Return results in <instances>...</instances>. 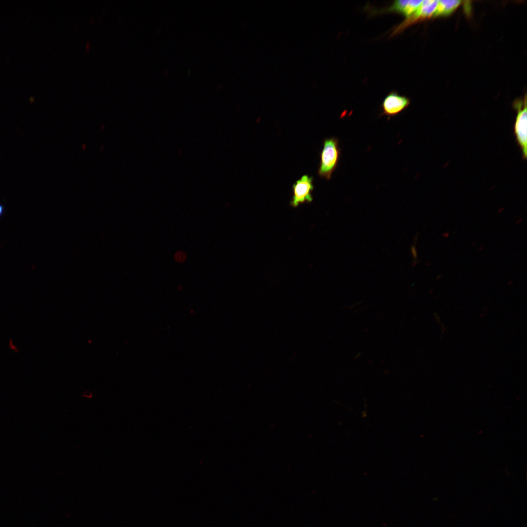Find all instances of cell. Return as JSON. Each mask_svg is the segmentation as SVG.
Listing matches in <instances>:
<instances>
[{
	"instance_id": "cell-3",
	"label": "cell",
	"mask_w": 527,
	"mask_h": 527,
	"mask_svg": "<svg viewBox=\"0 0 527 527\" xmlns=\"http://www.w3.org/2000/svg\"><path fill=\"white\" fill-rule=\"evenodd\" d=\"M313 177L304 175L292 185L293 195L290 205L293 207H298L304 203H310L313 201L311 192L314 189Z\"/></svg>"
},
{
	"instance_id": "cell-8",
	"label": "cell",
	"mask_w": 527,
	"mask_h": 527,
	"mask_svg": "<svg viewBox=\"0 0 527 527\" xmlns=\"http://www.w3.org/2000/svg\"><path fill=\"white\" fill-rule=\"evenodd\" d=\"M10 345V348H11V349H14L15 350H16V352H18V350H17V349L16 347L14 346V345H13V344H12V341L11 340V339L10 340V345Z\"/></svg>"
},
{
	"instance_id": "cell-7",
	"label": "cell",
	"mask_w": 527,
	"mask_h": 527,
	"mask_svg": "<svg viewBox=\"0 0 527 527\" xmlns=\"http://www.w3.org/2000/svg\"><path fill=\"white\" fill-rule=\"evenodd\" d=\"M173 258L175 262L178 264H183L188 259L187 254L182 250H178L173 254Z\"/></svg>"
},
{
	"instance_id": "cell-9",
	"label": "cell",
	"mask_w": 527,
	"mask_h": 527,
	"mask_svg": "<svg viewBox=\"0 0 527 527\" xmlns=\"http://www.w3.org/2000/svg\"><path fill=\"white\" fill-rule=\"evenodd\" d=\"M4 207L0 203V218L3 214Z\"/></svg>"
},
{
	"instance_id": "cell-6",
	"label": "cell",
	"mask_w": 527,
	"mask_h": 527,
	"mask_svg": "<svg viewBox=\"0 0 527 527\" xmlns=\"http://www.w3.org/2000/svg\"><path fill=\"white\" fill-rule=\"evenodd\" d=\"M460 2V0H439L434 16L448 14L454 10L459 5Z\"/></svg>"
},
{
	"instance_id": "cell-11",
	"label": "cell",
	"mask_w": 527,
	"mask_h": 527,
	"mask_svg": "<svg viewBox=\"0 0 527 527\" xmlns=\"http://www.w3.org/2000/svg\"><path fill=\"white\" fill-rule=\"evenodd\" d=\"M522 219H519V220H518V221H517V222H516V224H518V223H520V222H521V221H522Z\"/></svg>"
},
{
	"instance_id": "cell-2",
	"label": "cell",
	"mask_w": 527,
	"mask_h": 527,
	"mask_svg": "<svg viewBox=\"0 0 527 527\" xmlns=\"http://www.w3.org/2000/svg\"><path fill=\"white\" fill-rule=\"evenodd\" d=\"M523 104L520 101L515 102L514 106L517 110V115L514 126L516 140L522 150L523 159L526 160L527 156V103Z\"/></svg>"
},
{
	"instance_id": "cell-1",
	"label": "cell",
	"mask_w": 527,
	"mask_h": 527,
	"mask_svg": "<svg viewBox=\"0 0 527 527\" xmlns=\"http://www.w3.org/2000/svg\"><path fill=\"white\" fill-rule=\"evenodd\" d=\"M339 140L335 137L325 139L320 153V162L318 170L319 176L329 180L336 169L341 155Z\"/></svg>"
},
{
	"instance_id": "cell-5",
	"label": "cell",
	"mask_w": 527,
	"mask_h": 527,
	"mask_svg": "<svg viewBox=\"0 0 527 527\" xmlns=\"http://www.w3.org/2000/svg\"><path fill=\"white\" fill-rule=\"evenodd\" d=\"M422 2V0H396L387 11L401 14L408 18L415 13Z\"/></svg>"
},
{
	"instance_id": "cell-10",
	"label": "cell",
	"mask_w": 527,
	"mask_h": 527,
	"mask_svg": "<svg viewBox=\"0 0 527 527\" xmlns=\"http://www.w3.org/2000/svg\"><path fill=\"white\" fill-rule=\"evenodd\" d=\"M449 233H448V231H447V232H446V233H443V234H442V236H443L444 237H445V238H447V237H448L449 236Z\"/></svg>"
},
{
	"instance_id": "cell-4",
	"label": "cell",
	"mask_w": 527,
	"mask_h": 527,
	"mask_svg": "<svg viewBox=\"0 0 527 527\" xmlns=\"http://www.w3.org/2000/svg\"><path fill=\"white\" fill-rule=\"evenodd\" d=\"M410 102V99L394 91L390 92L383 101L381 115H386L389 118L395 116L405 109Z\"/></svg>"
},
{
	"instance_id": "cell-12",
	"label": "cell",
	"mask_w": 527,
	"mask_h": 527,
	"mask_svg": "<svg viewBox=\"0 0 527 527\" xmlns=\"http://www.w3.org/2000/svg\"><path fill=\"white\" fill-rule=\"evenodd\" d=\"M483 248H484V247H483V246H481V247H480V248H479V250H479V251H481V250H482V249H483Z\"/></svg>"
}]
</instances>
